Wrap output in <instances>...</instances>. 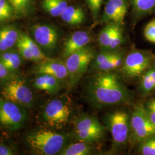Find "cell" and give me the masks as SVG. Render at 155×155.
I'll list each match as a JSON object with an SVG mask.
<instances>
[{
    "label": "cell",
    "instance_id": "cell-1",
    "mask_svg": "<svg viewBox=\"0 0 155 155\" xmlns=\"http://www.w3.org/2000/svg\"><path fill=\"white\" fill-rule=\"evenodd\" d=\"M91 102L97 106H109L127 103L132 94L116 74L108 72L97 74L91 78L87 87Z\"/></svg>",
    "mask_w": 155,
    "mask_h": 155
},
{
    "label": "cell",
    "instance_id": "cell-2",
    "mask_svg": "<svg viewBox=\"0 0 155 155\" xmlns=\"http://www.w3.org/2000/svg\"><path fill=\"white\" fill-rule=\"evenodd\" d=\"M26 140L30 148L37 155H54L63 150L66 144V137L61 133L41 129L28 134Z\"/></svg>",
    "mask_w": 155,
    "mask_h": 155
},
{
    "label": "cell",
    "instance_id": "cell-3",
    "mask_svg": "<svg viewBox=\"0 0 155 155\" xmlns=\"http://www.w3.org/2000/svg\"><path fill=\"white\" fill-rule=\"evenodd\" d=\"M95 56L94 49L87 45L67 58L65 63L68 71L70 88H72L77 84Z\"/></svg>",
    "mask_w": 155,
    "mask_h": 155
},
{
    "label": "cell",
    "instance_id": "cell-4",
    "mask_svg": "<svg viewBox=\"0 0 155 155\" xmlns=\"http://www.w3.org/2000/svg\"><path fill=\"white\" fill-rule=\"evenodd\" d=\"M131 141L139 144L145 139L155 134V125L148 116L144 105L139 104L134 108L130 119Z\"/></svg>",
    "mask_w": 155,
    "mask_h": 155
},
{
    "label": "cell",
    "instance_id": "cell-5",
    "mask_svg": "<svg viewBox=\"0 0 155 155\" xmlns=\"http://www.w3.org/2000/svg\"><path fill=\"white\" fill-rule=\"evenodd\" d=\"M72 112L71 104L66 98H56L51 101L45 107L43 118L50 127L61 128L68 121Z\"/></svg>",
    "mask_w": 155,
    "mask_h": 155
},
{
    "label": "cell",
    "instance_id": "cell-6",
    "mask_svg": "<svg viewBox=\"0 0 155 155\" xmlns=\"http://www.w3.org/2000/svg\"><path fill=\"white\" fill-rule=\"evenodd\" d=\"M155 59V55L149 51H133L124 59L121 71L127 77H138L153 65Z\"/></svg>",
    "mask_w": 155,
    "mask_h": 155
},
{
    "label": "cell",
    "instance_id": "cell-7",
    "mask_svg": "<svg viewBox=\"0 0 155 155\" xmlns=\"http://www.w3.org/2000/svg\"><path fill=\"white\" fill-rule=\"evenodd\" d=\"M1 94L4 99L22 107H31L34 104L33 93L22 79H15L7 82L1 89Z\"/></svg>",
    "mask_w": 155,
    "mask_h": 155
},
{
    "label": "cell",
    "instance_id": "cell-8",
    "mask_svg": "<svg viewBox=\"0 0 155 155\" xmlns=\"http://www.w3.org/2000/svg\"><path fill=\"white\" fill-rule=\"evenodd\" d=\"M105 132V128L96 118L83 116L77 121L74 134L78 141L91 143L100 140Z\"/></svg>",
    "mask_w": 155,
    "mask_h": 155
},
{
    "label": "cell",
    "instance_id": "cell-9",
    "mask_svg": "<svg viewBox=\"0 0 155 155\" xmlns=\"http://www.w3.org/2000/svg\"><path fill=\"white\" fill-rule=\"evenodd\" d=\"M22 107L11 101L0 98V124L12 130L22 127L27 118V114Z\"/></svg>",
    "mask_w": 155,
    "mask_h": 155
},
{
    "label": "cell",
    "instance_id": "cell-10",
    "mask_svg": "<svg viewBox=\"0 0 155 155\" xmlns=\"http://www.w3.org/2000/svg\"><path fill=\"white\" fill-rule=\"evenodd\" d=\"M106 121L114 144L117 145L126 144L130 132L127 113L125 111H115L107 116Z\"/></svg>",
    "mask_w": 155,
    "mask_h": 155
},
{
    "label": "cell",
    "instance_id": "cell-11",
    "mask_svg": "<svg viewBox=\"0 0 155 155\" xmlns=\"http://www.w3.org/2000/svg\"><path fill=\"white\" fill-rule=\"evenodd\" d=\"M16 47L21 56L25 60L41 63L50 59L45 55L38 43L26 33L21 32Z\"/></svg>",
    "mask_w": 155,
    "mask_h": 155
},
{
    "label": "cell",
    "instance_id": "cell-12",
    "mask_svg": "<svg viewBox=\"0 0 155 155\" xmlns=\"http://www.w3.org/2000/svg\"><path fill=\"white\" fill-rule=\"evenodd\" d=\"M34 40L45 50L52 51L57 45L59 35L54 27L48 24H39L32 28Z\"/></svg>",
    "mask_w": 155,
    "mask_h": 155
},
{
    "label": "cell",
    "instance_id": "cell-13",
    "mask_svg": "<svg viewBox=\"0 0 155 155\" xmlns=\"http://www.w3.org/2000/svg\"><path fill=\"white\" fill-rule=\"evenodd\" d=\"M127 9V0H107L101 17V21L106 24L113 22L122 25Z\"/></svg>",
    "mask_w": 155,
    "mask_h": 155
},
{
    "label": "cell",
    "instance_id": "cell-14",
    "mask_svg": "<svg viewBox=\"0 0 155 155\" xmlns=\"http://www.w3.org/2000/svg\"><path fill=\"white\" fill-rule=\"evenodd\" d=\"M36 72L38 74H48L58 79L63 81L68 79V71L65 62L60 60L49 59L39 63L36 67Z\"/></svg>",
    "mask_w": 155,
    "mask_h": 155
},
{
    "label": "cell",
    "instance_id": "cell-15",
    "mask_svg": "<svg viewBox=\"0 0 155 155\" xmlns=\"http://www.w3.org/2000/svg\"><path fill=\"white\" fill-rule=\"evenodd\" d=\"M90 41L91 36L86 31H78L72 33L64 44L63 56L67 58L73 53L87 46Z\"/></svg>",
    "mask_w": 155,
    "mask_h": 155
},
{
    "label": "cell",
    "instance_id": "cell-16",
    "mask_svg": "<svg viewBox=\"0 0 155 155\" xmlns=\"http://www.w3.org/2000/svg\"><path fill=\"white\" fill-rule=\"evenodd\" d=\"M21 32L13 25H5L0 28V52L11 50L16 46Z\"/></svg>",
    "mask_w": 155,
    "mask_h": 155
},
{
    "label": "cell",
    "instance_id": "cell-17",
    "mask_svg": "<svg viewBox=\"0 0 155 155\" xmlns=\"http://www.w3.org/2000/svg\"><path fill=\"white\" fill-rule=\"evenodd\" d=\"M33 82L36 89L45 91L51 94H56L61 89L60 81L48 74H39Z\"/></svg>",
    "mask_w": 155,
    "mask_h": 155
},
{
    "label": "cell",
    "instance_id": "cell-18",
    "mask_svg": "<svg viewBox=\"0 0 155 155\" xmlns=\"http://www.w3.org/2000/svg\"><path fill=\"white\" fill-rule=\"evenodd\" d=\"M61 20L70 25L81 24L85 19V13L83 9L77 6L68 5L61 15Z\"/></svg>",
    "mask_w": 155,
    "mask_h": 155
},
{
    "label": "cell",
    "instance_id": "cell-19",
    "mask_svg": "<svg viewBox=\"0 0 155 155\" xmlns=\"http://www.w3.org/2000/svg\"><path fill=\"white\" fill-rule=\"evenodd\" d=\"M11 5L15 18H22L31 15L35 11V0H8Z\"/></svg>",
    "mask_w": 155,
    "mask_h": 155
},
{
    "label": "cell",
    "instance_id": "cell-20",
    "mask_svg": "<svg viewBox=\"0 0 155 155\" xmlns=\"http://www.w3.org/2000/svg\"><path fill=\"white\" fill-rule=\"evenodd\" d=\"M22 57L19 52L13 50L0 52V59L7 69L11 72L18 71L22 63Z\"/></svg>",
    "mask_w": 155,
    "mask_h": 155
},
{
    "label": "cell",
    "instance_id": "cell-21",
    "mask_svg": "<svg viewBox=\"0 0 155 155\" xmlns=\"http://www.w3.org/2000/svg\"><path fill=\"white\" fill-rule=\"evenodd\" d=\"M41 6L51 16L61 17L68 4L66 0H43Z\"/></svg>",
    "mask_w": 155,
    "mask_h": 155
},
{
    "label": "cell",
    "instance_id": "cell-22",
    "mask_svg": "<svg viewBox=\"0 0 155 155\" xmlns=\"http://www.w3.org/2000/svg\"><path fill=\"white\" fill-rule=\"evenodd\" d=\"M92 147L89 143L79 141L64 147L59 152L61 155H87L92 153Z\"/></svg>",
    "mask_w": 155,
    "mask_h": 155
},
{
    "label": "cell",
    "instance_id": "cell-23",
    "mask_svg": "<svg viewBox=\"0 0 155 155\" xmlns=\"http://www.w3.org/2000/svg\"><path fill=\"white\" fill-rule=\"evenodd\" d=\"M140 89L144 94H150L155 90V65H152L142 74Z\"/></svg>",
    "mask_w": 155,
    "mask_h": 155
},
{
    "label": "cell",
    "instance_id": "cell-24",
    "mask_svg": "<svg viewBox=\"0 0 155 155\" xmlns=\"http://www.w3.org/2000/svg\"><path fill=\"white\" fill-rule=\"evenodd\" d=\"M133 13L140 17L152 13L155 10V0H131Z\"/></svg>",
    "mask_w": 155,
    "mask_h": 155
},
{
    "label": "cell",
    "instance_id": "cell-25",
    "mask_svg": "<svg viewBox=\"0 0 155 155\" xmlns=\"http://www.w3.org/2000/svg\"><path fill=\"white\" fill-rule=\"evenodd\" d=\"M119 25H121L110 22L108 23L100 32L98 35V43L102 51H107L108 49L111 38Z\"/></svg>",
    "mask_w": 155,
    "mask_h": 155
},
{
    "label": "cell",
    "instance_id": "cell-26",
    "mask_svg": "<svg viewBox=\"0 0 155 155\" xmlns=\"http://www.w3.org/2000/svg\"><path fill=\"white\" fill-rule=\"evenodd\" d=\"M124 54L122 52L116 51L114 54L107 61L98 64L95 68L102 72H108L122 66Z\"/></svg>",
    "mask_w": 155,
    "mask_h": 155
},
{
    "label": "cell",
    "instance_id": "cell-27",
    "mask_svg": "<svg viewBox=\"0 0 155 155\" xmlns=\"http://www.w3.org/2000/svg\"><path fill=\"white\" fill-rule=\"evenodd\" d=\"M141 155H155V134L145 139L139 144Z\"/></svg>",
    "mask_w": 155,
    "mask_h": 155
},
{
    "label": "cell",
    "instance_id": "cell-28",
    "mask_svg": "<svg viewBox=\"0 0 155 155\" xmlns=\"http://www.w3.org/2000/svg\"><path fill=\"white\" fill-rule=\"evenodd\" d=\"M15 17L14 11L8 0H0V23H4Z\"/></svg>",
    "mask_w": 155,
    "mask_h": 155
},
{
    "label": "cell",
    "instance_id": "cell-29",
    "mask_svg": "<svg viewBox=\"0 0 155 155\" xmlns=\"http://www.w3.org/2000/svg\"><path fill=\"white\" fill-rule=\"evenodd\" d=\"M122 25H119L117 28L115 33H114L110 45H109L107 51H116L119 48V47L122 45L124 41V38L123 35Z\"/></svg>",
    "mask_w": 155,
    "mask_h": 155
},
{
    "label": "cell",
    "instance_id": "cell-30",
    "mask_svg": "<svg viewBox=\"0 0 155 155\" xmlns=\"http://www.w3.org/2000/svg\"><path fill=\"white\" fill-rule=\"evenodd\" d=\"M144 36L148 41L155 43V19L151 20L145 27Z\"/></svg>",
    "mask_w": 155,
    "mask_h": 155
},
{
    "label": "cell",
    "instance_id": "cell-31",
    "mask_svg": "<svg viewBox=\"0 0 155 155\" xmlns=\"http://www.w3.org/2000/svg\"><path fill=\"white\" fill-rule=\"evenodd\" d=\"M87 6L94 17L99 15L104 0H86Z\"/></svg>",
    "mask_w": 155,
    "mask_h": 155
},
{
    "label": "cell",
    "instance_id": "cell-32",
    "mask_svg": "<svg viewBox=\"0 0 155 155\" xmlns=\"http://www.w3.org/2000/svg\"><path fill=\"white\" fill-rule=\"evenodd\" d=\"M116 51H104L101 52L97 55L95 56L93 60V66L95 67L98 64H101L105 61H107L113 55Z\"/></svg>",
    "mask_w": 155,
    "mask_h": 155
},
{
    "label": "cell",
    "instance_id": "cell-33",
    "mask_svg": "<svg viewBox=\"0 0 155 155\" xmlns=\"http://www.w3.org/2000/svg\"><path fill=\"white\" fill-rule=\"evenodd\" d=\"M144 107L150 121L155 125V98L148 100L144 105Z\"/></svg>",
    "mask_w": 155,
    "mask_h": 155
},
{
    "label": "cell",
    "instance_id": "cell-34",
    "mask_svg": "<svg viewBox=\"0 0 155 155\" xmlns=\"http://www.w3.org/2000/svg\"><path fill=\"white\" fill-rule=\"evenodd\" d=\"M16 151L11 146L6 145H0V155H14Z\"/></svg>",
    "mask_w": 155,
    "mask_h": 155
},
{
    "label": "cell",
    "instance_id": "cell-35",
    "mask_svg": "<svg viewBox=\"0 0 155 155\" xmlns=\"http://www.w3.org/2000/svg\"><path fill=\"white\" fill-rule=\"evenodd\" d=\"M11 73L0 59V79H4L9 77Z\"/></svg>",
    "mask_w": 155,
    "mask_h": 155
}]
</instances>
